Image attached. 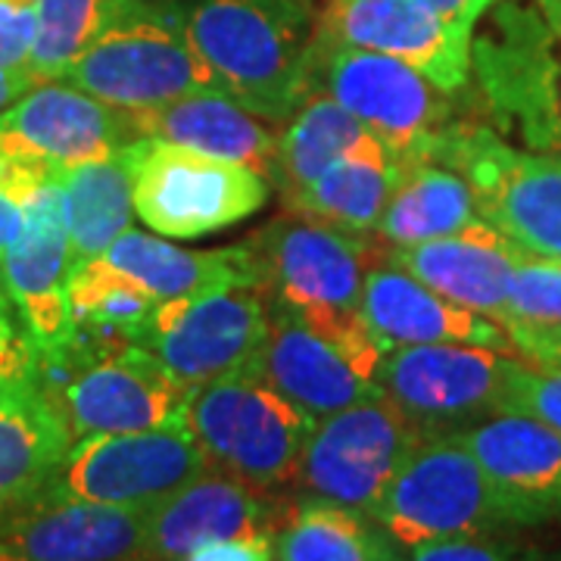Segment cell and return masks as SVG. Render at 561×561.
I'll list each match as a JSON object with an SVG mask.
<instances>
[{
  "mask_svg": "<svg viewBox=\"0 0 561 561\" xmlns=\"http://www.w3.org/2000/svg\"><path fill=\"white\" fill-rule=\"evenodd\" d=\"M187 35L216 91L284 125L312 91L316 35L300 0H201Z\"/></svg>",
  "mask_w": 561,
  "mask_h": 561,
  "instance_id": "6da1fadb",
  "label": "cell"
},
{
  "mask_svg": "<svg viewBox=\"0 0 561 561\" xmlns=\"http://www.w3.org/2000/svg\"><path fill=\"white\" fill-rule=\"evenodd\" d=\"M250 243L262 262L268 300L300 316L362 365L381 371L387 346L362 319V290L378 260V241L287 213L260 228Z\"/></svg>",
  "mask_w": 561,
  "mask_h": 561,
  "instance_id": "7a4b0ae2",
  "label": "cell"
},
{
  "mask_svg": "<svg viewBox=\"0 0 561 561\" xmlns=\"http://www.w3.org/2000/svg\"><path fill=\"white\" fill-rule=\"evenodd\" d=\"M375 522L409 552L427 542L537 527L456 437H424L378 502Z\"/></svg>",
  "mask_w": 561,
  "mask_h": 561,
  "instance_id": "3957f363",
  "label": "cell"
},
{
  "mask_svg": "<svg viewBox=\"0 0 561 561\" xmlns=\"http://www.w3.org/2000/svg\"><path fill=\"white\" fill-rule=\"evenodd\" d=\"M184 424L209 468L265 493L294 486L316 419L284 400L256 362L194 387Z\"/></svg>",
  "mask_w": 561,
  "mask_h": 561,
  "instance_id": "277c9868",
  "label": "cell"
},
{
  "mask_svg": "<svg viewBox=\"0 0 561 561\" xmlns=\"http://www.w3.org/2000/svg\"><path fill=\"white\" fill-rule=\"evenodd\" d=\"M184 16L165 0H131L62 79L131 116L216 88Z\"/></svg>",
  "mask_w": 561,
  "mask_h": 561,
  "instance_id": "5b68a950",
  "label": "cell"
},
{
  "mask_svg": "<svg viewBox=\"0 0 561 561\" xmlns=\"http://www.w3.org/2000/svg\"><path fill=\"white\" fill-rule=\"evenodd\" d=\"M431 160L465 175L481 219L527 256L561 262V153L522 150L490 128L449 125Z\"/></svg>",
  "mask_w": 561,
  "mask_h": 561,
  "instance_id": "8992f818",
  "label": "cell"
},
{
  "mask_svg": "<svg viewBox=\"0 0 561 561\" xmlns=\"http://www.w3.org/2000/svg\"><path fill=\"white\" fill-rule=\"evenodd\" d=\"M135 181V213L160 238L197 241L260 213L268 181L256 169L216 160L157 138L125 147Z\"/></svg>",
  "mask_w": 561,
  "mask_h": 561,
  "instance_id": "52a82bcc",
  "label": "cell"
},
{
  "mask_svg": "<svg viewBox=\"0 0 561 561\" xmlns=\"http://www.w3.org/2000/svg\"><path fill=\"white\" fill-rule=\"evenodd\" d=\"M312 88L328 91L402 162L431 160L453 125L446 91L419 69L321 35H316Z\"/></svg>",
  "mask_w": 561,
  "mask_h": 561,
  "instance_id": "ba28073f",
  "label": "cell"
},
{
  "mask_svg": "<svg viewBox=\"0 0 561 561\" xmlns=\"http://www.w3.org/2000/svg\"><path fill=\"white\" fill-rule=\"evenodd\" d=\"M518 365V356L468 343L393 346L378 383L421 437H443L505 412Z\"/></svg>",
  "mask_w": 561,
  "mask_h": 561,
  "instance_id": "9c48e42d",
  "label": "cell"
},
{
  "mask_svg": "<svg viewBox=\"0 0 561 561\" xmlns=\"http://www.w3.org/2000/svg\"><path fill=\"white\" fill-rule=\"evenodd\" d=\"M76 440L184 424L191 387L138 343L103 346L84 359L41 368Z\"/></svg>",
  "mask_w": 561,
  "mask_h": 561,
  "instance_id": "30bf717a",
  "label": "cell"
},
{
  "mask_svg": "<svg viewBox=\"0 0 561 561\" xmlns=\"http://www.w3.org/2000/svg\"><path fill=\"white\" fill-rule=\"evenodd\" d=\"M209 468L187 424L72 443L44 500H81L150 512Z\"/></svg>",
  "mask_w": 561,
  "mask_h": 561,
  "instance_id": "8fae6325",
  "label": "cell"
},
{
  "mask_svg": "<svg viewBox=\"0 0 561 561\" xmlns=\"http://www.w3.org/2000/svg\"><path fill=\"white\" fill-rule=\"evenodd\" d=\"M424 440L419 427L387 397L362 400L312 424L294 486L375 515L390 481Z\"/></svg>",
  "mask_w": 561,
  "mask_h": 561,
  "instance_id": "7c38bea8",
  "label": "cell"
},
{
  "mask_svg": "<svg viewBox=\"0 0 561 561\" xmlns=\"http://www.w3.org/2000/svg\"><path fill=\"white\" fill-rule=\"evenodd\" d=\"M265 331V287L225 284L206 294L162 300L144 324L138 346L194 390L256 359Z\"/></svg>",
  "mask_w": 561,
  "mask_h": 561,
  "instance_id": "4fadbf2b",
  "label": "cell"
},
{
  "mask_svg": "<svg viewBox=\"0 0 561 561\" xmlns=\"http://www.w3.org/2000/svg\"><path fill=\"white\" fill-rule=\"evenodd\" d=\"M471 69H478L486 101L518 119L534 150L561 153V91L556 32L537 3L500 0L490 28L474 38Z\"/></svg>",
  "mask_w": 561,
  "mask_h": 561,
  "instance_id": "5bb4252c",
  "label": "cell"
},
{
  "mask_svg": "<svg viewBox=\"0 0 561 561\" xmlns=\"http://www.w3.org/2000/svg\"><path fill=\"white\" fill-rule=\"evenodd\" d=\"M22 231L0 256V280L22 312L44 368L76 346V312L69 300L76 256L62 213L60 179L44 184L22 203Z\"/></svg>",
  "mask_w": 561,
  "mask_h": 561,
  "instance_id": "9a60e30c",
  "label": "cell"
},
{
  "mask_svg": "<svg viewBox=\"0 0 561 561\" xmlns=\"http://www.w3.org/2000/svg\"><path fill=\"white\" fill-rule=\"evenodd\" d=\"M135 116L91 98L72 81H35L0 113V150L50 169L103 160L138 140Z\"/></svg>",
  "mask_w": 561,
  "mask_h": 561,
  "instance_id": "2e32d148",
  "label": "cell"
},
{
  "mask_svg": "<svg viewBox=\"0 0 561 561\" xmlns=\"http://www.w3.org/2000/svg\"><path fill=\"white\" fill-rule=\"evenodd\" d=\"M319 35L409 62L446 94L471 79L474 32L421 0H331Z\"/></svg>",
  "mask_w": 561,
  "mask_h": 561,
  "instance_id": "e0dca14e",
  "label": "cell"
},
{
  "mask_svg": "<svg viewBox=\"0 0 561 561\" xmlns=\"http://www.w3.org/2000/svg\"><path fill=\"white\" fill-rule=\"evenodd\" d=\"M297 502L234 481L216 468L147 512L140 561H187L201 546L247 534H278Z\"/></svg>",
  "mask_w": 561,
  "mask_h": 561,
  "instance_id": "ac0fdd59",
  "label": "cell"
},
{
  "mask_svg": "<svg viewBox=\"0 0 561 561\" xmlns=\"http://www.w3.org/2000/svg\"><path fill=\"white\" fill-rule=\"evenodd\" d=\"M262 378L309 419H328L362 400L381 397L378 371L362 365L300 316L268 300V331L256 353Z\"/></svg>",
  "mask_w": 561,
  "mask_h": 561,
  "instance_id": "d6986e66",
  "label": "cell"
},
{
  "mask_svg": "<svg viewBox=\"0 0 561 561\" xmlns=\"http://www.w3.org/2000/svg\"><path fill=\"white\" fill-rule=\"evenodd\" d=\"M147 512L81 500H44L0 522V552L16 561H140Z\"/></svg>",
  "mask_w": 561,
  "mask_h": 561,
  "instance_id": "ffe728a7",
  "label": "cell"
},
{
  "mask_svg": "<svg viewBox=\"0 0 561 561\" xmlns=\"http://www.w3.org/2000/svg\"><path fill=\"white\" fill-rule=\"evenodd\" d=\"M378 256L440 297L465 306L478 316L508 321V280L515 265L527 256L518 243H512L493 225L478 219L459 234L412 247H378Z\"/></svg>",
  "mask_w": 561,
  "mask_h": 561,
  "instance_id": "44dd1931",
  "label": "cell"
},
{
  "mask_svg": "<svg viewBox=\"0 0 561 561\" xmlns=\"http://www.w3.org/2000/svg\"><path fill=\"white\" fill-rule=\"evenodd\" d=\"M362 319L387 346H424V343H468L496 353L518 356L515 343L500 321L478 316L465 306L440 297L419 278L381 256L365 275ZM522 359V356H518Z\"/></svg>",
  "mask_w": 561,
  "mask_h": 561,
  "instance_id": "7402d4cb",
  "label": "cell"
},
{
  "mask_svg": "<svg viewBox=\"0 0 561 561\" xmlns=\"http://www.w3.org/2000/svg\"><path fill=\"white\" fill-rule=\"evenodd\" d=\"M72 443L44 375L0 387V522L38 500Z\"/></svg>",
  "mask_w": 561,
  "mask_h": 561,
  "instance_id": "603a6c76",
  "label": "cell"
},
{
  "mask_svg": "<svg viewBox=\"0 0 561 561\" xmlns=\"http://www.w3.org/2000/svg\"><path fill=\"white\" fill-rule=\"evenodd\" d=\"M486 474L537 524L561 522V434L549 424L500 412L456 434Z\"/></svg>",
  "mask_w": 561,
  "mask_h": 561,
  "instance_id": "cb8c5ba5",
  "label": "cell"
},
{
  "mask_svg": "<svg viewBox=\"0 0 561 561\" xmlns=\"http://www.w3.org/2000/svg\"><path fill=\"white\" fill-rule=\"evenodd\" d=\"M122 278L157 300L206 294L225 284H262V262L250 241L221 250H184L169 238L128 228L103 253Z\"/></svg>",
  "mask_w": 561,
  "mask_h": 561,
  "instance_id": "d4e9b609",
  "label": "cell"
},
{
  "mask_svg": "<svg viewBox=\"0 0 561 561\" xmlns=\"http://www.w3.org/2000/svg\"><path fill=\"white\" fill-rule=\"evenodd\" d=\"M135 125L140 138L169 140L216 160L241 162L272 181L278 131H272L268 122L253 116L216 88L187 94L150 113H138Z\"/></svg>",
  "mask_w": 561,
  "mask_h": 561,
  "instance_id": "484cf974",
  "label": "cell"
},
{
  "mask_svg": "<svg viewBox=\"0 0 561 561\" xmlns=\"http://www.w3.org/2000/svg\"><path fill=\"white\" fill-rule=\"evenodd\" d=\"M400 172V157L381 138L365 131L350 147V153H343L324 175L297 194L284 197V209L290 216L328 225L343 234L375 241V231L381 225Z\"/></svg>",
  "mask_w": 561,
  "mask_h": 561,
  "instance_id": "4316f807",
  "label": "cell"
},
{
  "mask_svg": "<svg viewBox=\"0 0 561 561\" xmlns=\"http://www.w3.org/2000/svg\"><path fill=\"white\" fill-rule=\"evenodd\" d=\"M481 219L471 184L434 160L402 162L400 181L375 231L378 247H412L459 234Z\"/></svg>",
  "mask_w": 561,
  "mask_h": 561,
  "instance_id": "83f0119b",
  "label": "cell"
},
{
  "mask_svg": "<svg viewBox=\"0 0 561 561\" xmlns=\"http://www.w3.org/2000/svg\"><path fill=\"white\" fill-rule=\"evenodd\" d=\"M60 194L76 265L103 256L138 216L135 181L125 150L62 169Z\"/></svg>",
  "mask_w": 561,
  "mask_h": 561,
  "instance_id": "f1b7e54d",
  "label": "cell"
},
{
  "mask_svg": "<svg viewBox=\"0 0 561 561\" xmlns=\"http://www.w3.org/2000/svg\"><path fill=\"white\" fill-rule=\"evenodd\" d=\"M405 546L359 508L300 496L275 534V561H409Z\"/></svg>",
  "mask_w": 561,
  "mask_h": 561,
  "instance_id": "f546056e",
  "label": "cell"
},
{
  "mask_svg": "<svg viewBox=\"0 0 561 561\" xmlns=\"http://www.w3.org/2000/svg\"><path fill=\"white\" fill-rule=\"evenodd\" d=\"M362 135L365 128L356 116H350L328 91L312 88L297 113L280 125L268 184L278 187L280 201L297 194L324 175L343 153H350Z\"/></svg>",
  "mask_w": 561,
  "mask_h": 561,
  "instance_id": "4dcf8cb0",
  "label": "cell"
},
{
  "mask_svg": "<svg viewBox=\"0 0 561 561\" xmlns=\"http://www.w3.org/2000/svg\"><path fill=\"white\" fill-rule=\"evenodd\" d=\"M128 3L131 0H35L38 32L28 62L32 79H62Z\"/></svg>",
  "mask_w": 561,
  "mask_h": 561,
  "instance_id": "1f68e13d",
  "label": "cell"
},
{
  "mask_svg": "<svg viewBox=\"0 0 561 561\" xmlns=\"http://www.w3.org/2000/svg\"><path fill=\"white\" fill-rule=\"evenodd\" d=\"M559 324L561 321V265L524 256L508 280V324Z\"/></svg>",
  "mask_w": 561,
  "mask_h": 561,
  "instance_id": "d6a6232c",
  "label": "cell"
},
{
  "mask_svg": "<svg viewBox=\"0 0 561 561\" xmlns=\"http://www.w3.org/2000/svg\"><path fill=\"white\" fill-rule=\"evenodd\" d=\"M409 561H561V549L512 540L502 534H481L419 546Z\"/></svg>",
  "mask_w": 561,
  "mask_h": 561,
  "instance_id": "836d02e7",
  "label": "cell"
},
{
  "mask_svg": "<svg viewBox=\"0 0 561 561\" xmlns=\"http://www.w3.org/2000/svg\"><path fill=\"white\" fill-rule=\"evenodd\" d=\"M505 412L530 415L561 434V368H542L522 359L508 387Z\"/></svg>",
  "mask_w": 561,
  "mask_h": 561,
  "instance_id": "e575fe53",
  "label": "cell"
},
{
  "mask_svg": "<svg viewBox=\"0 0 561 561\" xmlns=\"http://www.w3.org/2000/svg\"><path fill=\"white\" fill-rule=\"evenodd\" d=\"M41 375V353L16 302L0 280V387L32 381Z\"/></svg>",
  "mask_w": 561,
  "mask_h": 561,
  "instance_id": "d590c367",
  "label": "cell"
},
{
  "mask_svg": "<svg viewBox=\"0 0 561 561\" xmlns=\"http://www.w3.org/2000/svg\"><path fill=\"white\" fill-rule=\"evenodd\" d=\"M35 32H38L35 7L0 0V72H28Z\"/></svg>",
  "mask_w": 561,
  "mask_h": 561,
  "instance_id": "8d00e7d4",
  "label": "cell"
},
{
  "mask_svg": "<svg viewBox=\"0 0 561 561\" xmlns=\"http://www.w3.org/2000/svg\"><path fill=\"white\" fill-rule=\"evenodd\" d=\"M505 331L524 362L542 365V368H561V321L559 324L515 321Z\"/></svg>",
  "mask_w": 561,
  "mask_h": 561,
  "instance_id": "74e56055",
  "label": "cell"
},
{
  "mask_svg": "<svg viewBox=\"0 0 561 561\" xmlns=\"http://www.w3.org/2000/svg\"><path fill=\"white\" fill-rule=\"evenodd\" d=\"M187 561H275V534H247L206 542Z\"/></svg>",
  "mask_w": 561,
  "mask_h": 561,
  "instance_id": "f35d334b",
  "label": "cell"
},
{
  "mask_svg": "<svg viewBox=\"0 0 561 561\" xmlns=\"http://www.w3.org/2000/svg\"><path fill=\"white\" fill-rule=\"evenodd\" d=\"M427 3L431 10H437L440 16H446L449 22H456L461 28H471L478 32L481 20L500 3V0H421Z\"/></svg>",
  "mask_w": 561,
  "mask_h": 561,
  "instance_id": "ab89813d",
  "label": "cell"
},
{
  "mask_svg": "<svg viewBox=\"0 0 561 561\" xmlns=\"http://www.w3.org/2000/svg\"><path fill=\"white\" fill-rule=\"evenodd\" d=\"M22 221H25V209L0 191V256L7 253L10 243L16 241V234L22 231Z\"/></svg>",
  "mask_w": 561,
  "mask_h": 561,
  "instance_id": "60d3db41",
  "label": "cell"
},
{
  "mask_svg": "<svg viewBox=\"0 0 561 561\" xmlns=\"http://www.w3.org/2000/svg\"><path fill=\"white\" fill-rule=\"evenodd\" d=\"M35 84L28 72H0V113H7Z\"/></svg>",
  "mask_w": 561,
  "mask_h": 561,
  "instance_id": "b9f144b4",
  "label": "cell"
},
{
  "mask_svg": "<svg viewBox=\"0 0 561 561\" xmlns=\"http://www.w3.org/2000/svg\"><path fill=\"white\" fill-rule=\"evenodd\" d=\"M542 10V16L549 20L556 32V47H559V91H561V0H534Z\"/></svg>",
  "mask_w": 561,
  "mask_h": 561,
  "instance_id": "7bdbcfd3",
  "label": "cell"
},
{
  "mask_svg": "<svg viewBox=\"0 0 561 561\" xmlns=\"http://www.w3.org/2000/svg\"><path fill=\"white\" fill-rule=\"evenodd\" d=\"M3 3H20V7H35V0H3Z\"/></svg>",
  "mask_w": 561,
  "mask_h": 561,
  "instance_id": "ee69618b",
  "label": "cell"
},
{
  "mask_svg": "<svg viewBox=\"0 0 561 561\" xmlns=\"http://www.w3.org/2000/svg\"><path fill=\"white\" fill-rule=\"evenodd\" d=\"M0 561H16V559H10V556H7V552H0Z\"/></svg>",
  "mask_w": 561,
  "mask_h": 561,
  "instance_id": "f6af8a7d",
  "label": "cell"
},
{
  "mask_svg": "<svg viewBox=\"0 0 561 561\" xmlns=\"http://www.w3.org/2000/svg\"><path fill=\"white\" fill-rule=\"evenodd\" d=\"M559 265H561V262H559Z\"/></svg>",
  "mask_w": 561,
  "mask_h": 561,
  "instance_id": "bcb514c9",
  "label": "cell"
}]
</instances>
